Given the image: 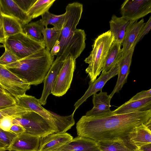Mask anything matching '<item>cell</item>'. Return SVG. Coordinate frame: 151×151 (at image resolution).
<instances>
[{
	"label": "cell",
	"instance_id": "cell-1",
	"mask_svg": "<svg viewBox=\"0 0 151 151\" xmlns=\"http://www.w3.org/2000/svg\"><path fill=\"white\" fill-rule=\"evenodd\" d=\"M151 121V109L102 116L84 115L76 124L78 136L96 141L129 140L136 127Z\"/></svg>",
	"mask_w": 151,
	"mask_h": 151
},
{
	"label": "cell",
	"instance_id": "cell-2",
	"mask_svg": "<svg viewBox=\"0 0 151 151\" xmlns=\"http://www.w3.org/2000/svg\"><path fill=\"white\" fill-rule=\"evenodd\" d=\"M54 60V56L45 48L4 66L26 83L37 85L44 81Z\"/></svg>",
	"mask_w": 151,
	"mask_h": 151
},
{
	"label": "cell",
	"instance_id": "cell-3",
	"mask_svg": "<svg viewBox=\"0 0 151 151\" xmlns=\"http://www.w3.org/2000/svg\"><path fill=\"white\" fill-rule=\"evenodd\" d=\"M114 40L110 30L100 35L96 39L89 55L84 60L88 64L86 72L93 82L102 71L111 44Z\"/></svg>",
	"mask_w": 151,
	"mask_h": 151
},
{
	"label": "cell",
	"instance_id": "cell-4",
	"mask_svg": "<svg viewBox=\"0 0 151 151\" xmlns=\"http://www.w3.org/2000/svg\"><path fill=\"white\" fill-rule=\"evenodd\" d=\"M13 124L22 126L25 132L40 137L57 132L53 123L30 110L19 117L13 118Z\"/></svg>",
	"mask_w": 151,
	"mask_h": 151
},
{
	"label": "cell",
	"instance_id": "cell-5",
	"mask_svg": "<svg viewBox=\"0 0 151 151\" xmlns=\"http://www.w3.org/2000/svg\"><path fill=\"white\" fill-rule=\"evenodd\" d=\"M64 26L60 38V50L57 57L60 58L70 42L81 18L83 5L78 2L68 4L66 7Z\"/></svg>",
	"mask_w": 151,
	"mask_h": 151
},
{
	"label": "cell",
	"instance_id": "cell-6",
	"mask_svg": "<svg viewBox=\"0 0 151 151\" xmlns=\"http://www.w3.org/2000/svg\"><path fill=\"white\" fill-rule=\"evenodd\" d=\"M4 47L11 52L19 60L45 48V43L36 41L22 32L6 39Z\"/></svg>",
	"mask_w": 151,
	"mask_h": 151
},
{
	"label": "cell",
	"instance_id": "cell-7",
	"mask_svg": "<svg viewBox=\"0 0 151 151\" xmlns=\"http://www.w3.org/2000/svg\"><path fill=\"white\" fill-rule=\"evenodd\" d=\"M16 99L18 105L39 114L53 123L58 129L63 128L67 122L66 116H60L46 109L42 106L39 99L34 96L25 94Z\"/></svg>",
	"mask_w": 151,
	"mask_h": 151
},
{
	"label": "cell",
	"instance_id": "cell-8",
	"mask_svg": "<svg viewBox=\"0 0 151 151\" xmlns=\"http://www.w3.org/2000/svg\"><path fill=\"white\" fill-rule=\"evenodd\" d=\"M76 64V59L71 55L68 56L63 61L52 89V95L59 97L67 92L70 87Z\"/></svg>",
	"mask_w": 151,
	"mask_h": 151
},
{
	"label": "cell",
	"instance_id": "cell-9",
	"mask_svg": "<svg viewBox=\"0 0 151 151\" xmlns=\"http://www.w3.org/2000/svg\"><path fill=\"white\" fill-rule=\"evenodd\" d=\"M0 86L15 99L25 94L30 86L14 74L5 67L0 64Z\"/></svg>",
	"mask_w": 151,
	"mask_h": 151
},
{
	"label": "cell",
	"instance_id": "cell-10",
	"mask_svg": "<svg viewBox=\"0 0 151 151\" xmlns=\"http://www.w3.org/2000/svg\"><path fill=\"white\" fill-rule=\"evenodd\" d=\"M120 12L122 17L129 22L137 21L151 12V0H125Z\"/></svg>",
	"mask_w": 151,
	"mask_h": 151
},
{
	"label": "cell",
	"instance_id": "cell-11",
	"mask_svg": "<svg viewBox=\"0 0 151 151\" xmlns=\"http://www.w3.org/2000/svg\"><path fill=\"white\" fill-rule=\"evenodd\" d=\"M119 62V61H118ZM118 62L107 73L104 75H101L99 77L93 82L89 83V87L84 95L75 103V110L73 113L79 106L85 101L89 97L102 90L107 82L118 74L119 70Z\"/></svg>",
	"mask_w": 151,
	"mask_h": 151
},
{
	"label": "cell",
	"instance_id": "cell-12",
	"mask_svg": "<svg viewBox=\"0 0 151 151\" xmlns=\"http://www.w3.org/2000/svg\"><path fill=\"white\" fill-rule=\"evenodd\" d=\"M40 138L38 136L25 131L16 136L6 150L9 151H38Z\"/></svg>",
	"mask_w": 151,
	"mask_h": 151
},
{
	"label": "cell",
	"instance_id": "cell-13",
	"mask_svg": "<svg viewBox=\"0 0 151 151\" xmlns=\"http://www.w3.org/2000/svg\"><path fill=\"white\" fill-rule=\"evenodd\" d=\"M73 137L68 133H55L40 137L38 151H57L71 140Z\"/></svg>",
	"mask_w": 151,
	"mask_h": 151
},
{
	"label": "cell",
	"instance_id": "cell-14",
	"mask_svg": "<svg viewBox=\"0 0 151 151\" xmlns=\"http://www.w3.org/2000/svg\"><path fill=\"white\" fill-rule=\"evenodd\" d=\"M106 92L100 91L93 95V108L86 112V115L92 116H106L114 114L110 109L111 99Z\"/></svg>",
	"mask_w": 151,
	"mask_h": 151
},
{
	"label": "cell",
	"instance_id": "cell-15",
	"mask_svg": "<svg viewBox=\"0 0 151 151\" xmlns=\"http://www.w3.org/2000/svg\"><path fill=\"white\" fill-rule=\"evenodd\" d=\"M135 47L133 45L124 56H122L118 62L119 70L117 80L113 90L109 95L111 98L115 93L119 92L127 82Z\"/></svg>",
	"mask_w": 151,
	"mask_h": 151
},
{
	"label": "cell",
	"instance_id": "cell-16",
	"mask_svg": "<svg viewBox=\"0 0 151 151\" xmlns=\"http://www.w3.org/2000/svg\"><path fill=\"white\" fill-rule=\"evenodd\" d=\"M86 36L83 30L76 29L60 59L64 60L68 56L71 55L76 60L85 48Z\"/></svg>",
	"mask_w": 151,
	"mask_h": 151
},
{
	"label": "cell",
	"instance_id": "cell-17",
	"mask_svg": "<svg viewBox=\"0 0 151 151\" xmlns=\"http://www.w3.org/2000/svg\"><path fill=\"white\" fill-rule=\"evenodd\" d=\"M57 151H101L97 141L78 136L60 147Z\"/></svg>",
	"mask_w": 151,
	"mask_h": 151
},
{
	"label": "cell",
	"instance_id": "cell-18",
	"mask_svg": "<svg viewBox=\"0 0 151 151\" xmlns=\"http://www.w3.org/2000/svg\"><path fill=\"white\" fill-rule=\"evenodd\" d=\"M0 2L1 14L14 18L19 22L22 27L32 20L13 0H0Z\"/></svg>",
	"mask_w": 151,
	"mask_h": 151
},
{
	"label": "cell",
	"instance_id": "cell-19",
	"mask_svg": "<svg viewBox=\"0 0 151 151\" xmlns=\"http://www.w3.org/2000/svg\"><path fill=\"white\" fill-rule=\"evenodd\" d=\"M60 58H56L54 61L51 67L43 81V89L39 102L41 105H45L46 103L47 99L51 93V91L57 75L63 63Z\"/></svg>",
	"mask_w": 151,
	"mask_h": 151
},
{
	"label": "cell",
	"instance_id": "cell-20",
	"mask_svg": "<svg viewBox=\"0 0 151 151\" xmlns=\"http://www.w3.org/2000/svg\"><path fill=\"white\" fill-rule=\"evenodd\" d=\"M145 24L143 18L139 21L129 22L126 27L125 36L122 42V56H124L133 46Z\"/></svg>",
	"mask_w": 151,
	"mask_h": 151
},
{
	"label": "cell",
	"instance_id": "cell-21",
	"mask_svg": "<svg viewBox=\"0 0 151 151\" xmlns=\"http://www.w3.org/2000/svg\"><path fill=\"white\" fill-rule=\"evenodd\" d=\"M151 109V97L142 99L127 101L113 111L115 114H123Z\"/></svg>",
	"mask_w": 151,
	"mask_h": 151
},
{
	"label": "cell",
	"instance_id": "cell-22",
	"mask_svg": "<svg viewBox=\"0 0 151 151\" xmlns=\"http://www.w3.org/2000/svg\"><path fill=\"white\" fill-rule=\"evenodd\" d=\"M151 121L136 127L129 136L130 141L138 147L151 143Z\"/></svg>",
	"mask_w": 151,
	"mask_h": 151
},
{
	"label": "cell",
	"instance_id": "cell-23",
	"mask_svg": "<svg viewBox=\"0 0 151 151\" xmlns=\"http://www.w3.org/2000/svg\"><path fill=\"white\" fill-rule=\"evenodd\" d=\"M97 142L101 151H139L129 140Z\"/></svg>",
	"mask_w": 151,
	"mask_h": 151
},
{
	"label": "cell",
	"instance_id": "cell-24",
	"mask_svg": "<svg viewBox=\"0 0 151 151\" xmlns=\"http://www.w3.org/2000/svg\"><path fill=\"white\" fill-rule=\"evenodd\" d=\"M129 22L122 17L113 15L109 21L110 29L114 40L122 44L125 34L126 27Z\"/></svg>",
	"mask_w": 151,
	"mask_h": 151
},
{
	"label": "cell",
	"instance_id": "cell-25",
	"mask_svg": "<svg viewBox=\"0 0 151 151\" xmlns=\"http://www.w3.org/2000/svg\"><path fill=\"white\" fill-rule=\"evenodd\" d=\"M121 45L114 40L106 57L101 75L107 73L119 60L122 55Z\"/></svg>",
	"mask_w": 151,
	"mask_h": 151
},
{
	"label": "cell",
	"instance_id": "cell-26",
	"mask_svg": "<svg viewBox=\"0 0 151 151\" xmlns=\"http://www.w3.org/2000/svg\"><path fill=\"white\" fill-rule=\"evenodd\" d=\"M22 28L24 34L36 41L45 43L42 33L45 26L41 19L24 25Z\"/></svg>",
	"mask_w": 151,
	"mask_h": 151
},
{
	"label": "cell",
	"instance_id": "cell-27",
	"mask_svg": "<svg viewBox=\"0 0 151 151\" xmlns=\"http://www.w3.org/2000/svg\"><path fill=\"white\" fill-rule=\"evenodd\" d=\"M0 18L6 39L10 36L22 32L21 24L14 18L2 14H1Z\"/></svg>",
	"mask_w": 151,
	"mask_h": 151
},
{
	"label": "cell",
	"instance_id": "cell-28",
	"mask_svg": "<svg viewBox=\"0 0 151 151\" xmlns=\"http://www.w3.org/2000/svg\"><path fill=\"white\" fill-rule=\"evenodd\" d=\"M55 0H36L27 12V15L32 19L42 16L49 11Z\"/></svg>",
	"mask_w": 151,
	"mask_h": 151
},
{
	"label": "cell",
	"instance_id": "cell-29",
	"mask_svg": "<svg viewBox=\"0 0 151 151\" xmlns=\"http://www.w3.org/2000/svg\"><path fill=\"white\" fill-rule=\"evenodd\" d=\"M65 16V13L56 15L48 11L42 16L41 19L45 27H47L48 24H51L55 28L61 30L64 25Z\"/></svg>",
	"mask_w": 151,
	"mask_h": 151
},
{
	"label": "cell",
	"instance_id": "cell-30",
	"mask_svg": "<svg viewBox=\"0 0 151 151\" xmlns=\"http://www.w3.org/2000/svg\"><path fill=\"white\" fill-rule=\"evenodd\" d=\"M61 31L54 27H46L42 31L46 48L49 51L51 49L56 41L59 40Z\"/></svg>",
	"mask_w": 151,
	"mask_h": 151
},
{
	"label": "cell",
	"instance_id": "cell-31",
	"mask_svg": "<svg viewBox=\"0 0 151 151\" xmlns=\"http://www.w3.org/2000/svg\"><path fill=\"white\" fill-rule=\"evenodd\" d=\"M30 111L21 107L17 104L11 106L0 109V120L6 116L13 118L19 117Z\"/></svg>",
	"mask_w": 151,
	"mask_h": 151
},
{
	"label": "cell",
	"instance_id": "cell-32",
	"mask_svg": "<svg viewBox=\"0 0 151 151\" xmlns=\"http://www.w3.org/2000/svg\"><path fill=\"white\" fill-rule=\"evenodd\" d=\"M17 135L9 131H4L0 128V151L6 150Z\"/></svg>",
	"mask_w": 151,
	"mask_h": 151
},
{
	"label": "cell",
	"instance_id": "cell-33",
	"mask_svg": "<svg viewBox=\"0 0 151 151\" xmlns=\"http://www.w3.org/2000/svg\"><path fill=\"white\" fill-rule=\"evenodd\" d=\"M17 104L15 98L11 94L0 93V109L7 108Z\"/></svg>",
	"mask_w": 151,
	"mask_h": 151
},
{
	"label": "cell",
	"instance_id": "cell-34",
	"mask_svg": "<svg viewBox=\"0 0 151 151\" xmlns=\"http://www.w3.org/2000/svg\"><path fill=\"white\" fill-rule=\"evenodd\" d=\"M4 48V52L0 57V64L5 66L19 60V59L11 52L7 49Z\"/></svg>",
	"mask_w": 151,
	"mask_h": 151
},
{
	"label": "cell",
	"instance_id": "cell-35",
	"mask_svg": "<svg viewBox=\"0 0 151 151\" xmlns=\"http://www.w3.org/2000/svg\"><path fill=\"white\" fill-rule=\"evenodd\" d=\"M151 28V16H150L147 22L141 30L137 39L134 41L133 45L135 46L137 43L141 40L143 37L150 31Z\"/></svg>",
	"mask_w": 151,
	"mask_h": 151
},
{
	"label": "cell",
	"instance_id": "cell-36",
	"mask_svg": "<svg viewBox=\"0 0 151 151\" xmlns=\"http://www.w3.org/2000/svg\"><path fill=\"white\" fill-rule=\"evenodd\" d=\"M19 7L27 13L36 0H13Z\"/></svg>",
	"mask_w": 151,
	"mask_h": 151
},
{
	"label": "cell",
	"instance_id": "cell-37",
	"mask_svg": "<svg viewBox=\"0 0 151 151\" xmlns=\"http://www.w3.org/2000/svg\"><path fill=\"white\" fill-rule=\"evenodd\" d=\"M13 118L10 116H6L0 120V128L6 131H9L13 125Z\"/></svg>",
	"mask_w": 151,
	"mask_h": 151
},
{
	"label": "cell",
	"instance_id": "cell-38",
	"mask_svg": "<svg viewBox=\"0 0 151 151\" xmlns=\"http://www.w3.org/2000/svg\"><path fill=\"white\" fill-rule=\"evenodd\" d=\"M151 97V89L146 91H142L137 93L133 96L128 101H131L142 99Z\"/></svg>",
	"mask_w": 151,
	"mask_h": 151
},
{
	"label": "cell",
	"instance_id": "cell-39",
	"mask_svg": "<svg viewBox=\"0 0 151 151\" xmlns=\"http://www.w3.org/2000/svg\"><path fill=\"white\" fill-rule=\"evenodd\" d=\"M9 131L17 135L25 132V130L22 126L14 124L12 126Z\"/></svg>",
	"mask_w": 151,
	"mask_h": 151
},
{
	"label": "cell",
	"instance_id": "cell-40",
	"mask_svg": "<svg viewBox=\"0 0 151 151\" xmlns=\"http://www.w3.org/2000/svg\"><path fill=\"white\" fill-rule=\"evenodd\" d=\"M60 50L59 40H58L51 49L50 54L51 55H57Z\"/></svg>",
	"mask_w": 151,
	"mask_h": 151
},
{
	"label": "cell",
	"instance_id": "cell-41",
	"mask_svg": "<svg viewBox=\"0 0 151 151\" xmlns=\"http://www.w3.org/2000/svg\"><path fill=\"white\" fill-rule=\"evenodd\" d=\"M6 40V37L2 26L0 19V43L3 45L4 43Z\"/></svg>",
	"mask_w": 151,
	"mask_h": 151
},
{
	"label": "cell",
	"instance_id": "cell-42",
	"mask_svg": "<svg viewBox=\"0 0 151 151\" xmlns=\"http://www.w3.org/2000/svg\"><path fill=\"white\" fill-rule=\"evenodd\" d=\"M138 148L139 151H151V143L142 145Z\"/></svg>",
	"mask_w": 151,
	"mask_h": 151
},
{
	"label": "cell",
	"instance_id": "cell-43",
	"mask_svg": "<svg viewBox=\"0 0 151 151\" xmlns=\"http://www.w3.org/2000/svg\"><path fill=\"white\" fill-rule=\"evenodd\" d=\"M9 93L0 86V93L6 94Z\"/></svg>",
	"mask_w": 151,
	"mask_h": 151
},
{
	"label": "cell",
	"instance_id": "cell-44",
	"mask_svg": "<svg viewBox=\"0 0 151 151\" xmlns=\"http://www.w3.org/2000/svg\"><path fill=\"white\" fill-rule=\"evenodd\" d=\"M1 4H0V16H1Z\"/></svg>",
	"mask_w": 151,
	"mask_h": 151
},
{
	"label": "cell",
	"instance_id": "cell-45",
	"mask_svg": "<svg viewBox=\"0 0 151 151\" xmlns=\"http://www.w3.org/2000/svg\"><path fill=\"white\" fill-rule=\"evenodd\" d=\"M4 47V45L0 44V47Z\"/></svg>",
	"mask_w": 151,
	"mask_h": 151
},
{
	"label": "cell",
	"instance_id": "cell-46",
	"mask_svg": "<svg viewBox=\"0 0 151 151\" xmlns=\"http://www.w3.org/2000/svg\"></svg>",
	"mask_w": 151,
	"mask_h": 151
}]
</instances>
